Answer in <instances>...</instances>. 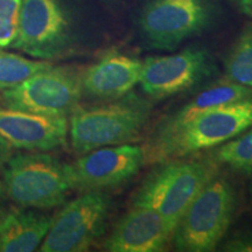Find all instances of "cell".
<instances>
[{
  "mask_svg": "<svg viewBox=\"0 0 252 252\" xmlns=\"http://www.w3.org/2000/svg\"><path fill=\"white\" fill-rule=\"evenodd\" d=\"M152 105L134 94L103 105L77 106L69 119L72 150L80 156L104 146L132 141L149 122Z\"/></svg>",
  "mask_w": 252,
  "mask_h": 252,
  "instance_id": "cell-1",
  "label": "cell"
},
{
  "mask_svg": "<svg viewBox=\"0 0 252 252\" xmlns=\"http://www.w3.org/2000/svg\"><path fill=\"white\" fill-rule=\"evenodd\" d=\"M159 165L137 189L132 206L156 210L174 232L194 198L219 174L220 163L210 158L188 161L173 159Z\"/></svg>",
  "mask_w": 252,
  "mask_h": 252,
  "instance_id": "cell-2",
  "label": "cell"
},
{
  "mask_svg": "<svg viewBox=\"0 0 252 252\" xmlns=\"http://www.w3.org/2000/svg\"><path fill=\"white\" fill-rule=\"evenodd\" d=\"M7 200L28 209H52L64 203L71 188L68 165L46 153L12 156L2 168Z\"/></svg>",
  "mask_w": 252,
  "mask_h": 252,
  "instance_id": "cell-3",
  "label": "cell"
},
{
  "mask_svg": "<svg viewBox=\"0 0 252 252\" xmlns=\"http://www.w3.org/2000/svg\"><path fill=\"white\" fill-rule=\"evenodd\" d=\"M236 210V195L230 182L214 176L197 194L176 224L172 241L178 251L210 252L224 237Z\"/></svg>",
  "mask_w": 252,
  "mask_h": 252,
  "instance_id": "cell-4",
  "label": "cell"
},
{
  "mask_svg": "<svg viewBox=\"0 0 252 252\" xmlns=\"http://www.w3.org/2000/svg\"><path fill=\"white\" fill-rule=\"evenodd\" d=\"M252 125V98L214 108L194 119L146 163H161L219 146Z\"/></svg>",
  "mask_w": 252,
  "mask_h": 252,
  "instance_id": "cell-5",
  "label": "cell"
},
{
  "mask_svg": "<svg viewBox=\"0 0 252 252\" xmlns=\"http://www.w3.org/2000/svg\"><path fill=\"white\" fill-rule=\"evenodd\" d=\"M81 72L69 67H50L2 93L6 108L40 115L68 117L83 94Z\"/></svg>",
  "mask_w": 252,
  "mask_h": 252,
  "instance_id": "cell-6",
  "label": "cell"
},
{
  "mask_svg": "<svg viewBox=\"0 0 252 252\" xmlns=\"http://www.w3.org/2000/svg\"><path fill=\"white\" fill-rule=\"evenodd\" d=\"M111 198L105 191H88L65 204L40 245L41 252H82L105 232Z\"/></svg>",
  "mask_w": 252,
  "mask_h": 252,
  "instance_id": "cell-7",
  "label": "cell"
},
{
  "mask_svg": "<svg viewBox=\"0 0 252 252\" xmlns=\"http://www.w3.org/2000/svg\"><path fill=\"white\" fill-rule=\"evenodd\" d=\"M70 40V23L61 0H21L18 35L11 48L48 61L65 53Z\"/></svg>",
  "mask_w": 252,
  "mask_h": 252,
  "instance_id": "cell-8",
  "label": "cell"
},
{
  "mask_svg": "<svg viewBox=\"0 0 252 252\" xmlns=\"http://www.w3.org/2000/svg\"><path fill=\"white\" fill-rule=\"evenodd\" d=\"M144 146L113 145L94 150L68 165L72 190L106 191L131 180L145 165Z\"/></svg>",
  "mask_w": 252,
  "mask_h": 252,
  "instance_id": "cell-9",
  "label": "cell"
},
{
  "mask_svg": "<svg viewBox=\"0 0 252 252\" xmlns=\"http://www.w3.org/2000/svg\"><path fill=\"white\" fill-rule=\"evenodd\" d=\"M209 9L203 0H153L144 8L139 25L147 43L173 49L207 26Z\"/></svg>",
  "mask_w": 252,
  "mask_h": 252,
  "instance_id": "cell-10",
  "label": "cell"
},
{
  "mask_svg": "<svg viewBox=\"0 0 252 252\" xmlns=\"http://www.w3.org/2000/svg\"><path fill=\"white\" fill-rule=\"evenodd\" d=\"M209 71L207 53L190 48L178 54L145 59L139 84L151 98L163 99L194 87Z\"/></svg>",
  "mask_w": 252,
  "mask_h": 252,
  "instance_id": "cell-11",
  "label": "cell"
},
{
  "mask_svg": "<svg viewBox=\"0 0 252 252\" xmlns=\"http://www.w3.org/2000/svg\"><path fill=\"white\" fill-rule=\"evenodd\" d=\"M248 98H252V88L235 83L228 78L226 81H220L219 83L208 87L185 104L181 109L169 115L157 125L150 140L144 146L145 162L149 161L151 157L204 112L225 104Z\"/></svg>",
  "mask_w": 252,
  "mask_h": 252,
  "instance_id": "cell-12",
  "label": "cell"
},
{
  "mask_svg": "<svg viewBox=\"0 0 252 252\" xmlns=\"http://www.w3.org/2000/svg\"><path fill=\"white\" fill-rule=\"evenodd\" d=\"M68 131L67 117L0 108V135L13 149L40 152L55 150L67 143Z\"/></svg>",
  "mask_w": 252,
  "mask_h": 252,
  "instance_id": "cell-13",
  "label": "cell"
},
{
  "mask_svg": "<svg viewBox=\"0 0 252 252\" xmlns=\"http://www.w3.org/2000/svg\"><path fill=\"white\" fill-rule=\"evenodd\" d=\"M172 236L173 230L159 213L132 206L104 241L103 248L110 252H160Z\"/></svg>",
  "mask_w": 252,
  "mask_h": 252,
  "instance_id": "cell-14",
  "label": "cell"
},
{
  "mask_svg": "<svg viewBox=\"0 0 252 252\" xmlns=\"http://www.w3.org/2000/svg\"><path fill=\"white\" fill-rule=\"evenodd\" d=\"M143 61L111 53L82 72L83 94L98 99H118L139 84Z\"/></svg>",
  "mask_w": 252,
  "mask_h": 252,
  "instance_id": "cell-15",
  "label": "cell"
},
{
  "mask_svg": "<svg viewBox=\"0 0 252 252\" xmlns=\"http://www.w3.org/2000/svg\"><path fill=\"white\" fill-rule=\"evenodd\" d=\"M53 216L28 208L9 209L0 224V251L32 252L37 250L48 234Z\"/></svg>",
  "mask_w": 252,
  "mask_h": 252,
  "instance_id": "cell-16",
  "label": "cell"
},
{
  "mask_svg": "<svg viewBox=\"0 0 252 252\" xmlns=\"http://www.w3.org/2000/svg\"><path fill=\"white\" fill-rule=\"evenodd\" d=\"M226 78L252 88V25H248L225 59Z\"/></svg>",
  "mask_w": 252,
  "mask_h": 252,
  "instance_id": "cell-17",
  "label": "cell"
},
{
  "mask_svg": "<svg viewBox=\"0 0 252 252\" xmlns=\"http://www.w3.org/2000/svg\"><path fill=\"white\" fill-rule=\"evenodd\" d=\"M52 64L46 60H32L0 49V91L19 86Z\"/></svg>",
  "mask_w": 252,
  "mask_h": 252,
  "instance_id": "cell-18",
  "label": "cell"
},
{
  "mask_svg": "<svg viewBox=\"0 0 252 252\" xmlns=\"http://www.w3.org/2000/svg\"><path fill=\"white\" fill-rule=\"evenodd\" d=\"M212 158L235 171L252 172V125L234 139L222 144L214 151Z\"/></svg>",
  "mask_w": 252,
  "mask_h": 252,
  "instance_id": "cell-19",
  "label": "cell"
},
{
  "mask_svg": "<svg viewBox=\"0 0 252 252\" xmlns=\"http://www.w3.org/2000/svg\"><path fill=\"white\" fill-rule=\"evenodd\" d=\"M21 0H0V49L12 47L18 35Z\"/></svg>",
  "mask_w": 252,
  "mask_h": 252,
  "instance_id": "cell-20",
  "label": "cell"
},
{
  "mask_svg": "<svg viewBox=\"0 0 252 252\" xmlns=\"http://www.w3.org/2000/svg\"><path fill=\"white\" fill-rule=\"evenodd\" d=\"M222 250L229 252H252V232L247 231L232 236L223 245Z\"/></svg>",
  "mask_w": 252,
  "mask_h": 252,
  "instance_id": "cell-21",
  "label": "cell"
},
{
  "mask_svg": "<svg viewBox=\"0 0 252 252\" xmlns=\"http://www.w3.org/2000/svg\"><path fill=\"white\" fill-rule=\"evenodd\" d=\"M12 149H13V147L0 135V169H1V171L6 163H7L9 158L12 157V153H13L12 152Z\"/></svg>",
  "mask_w": 252,
  "mask_h": 252,
  "instance_id": "cell-22",
  "label": "cell"
},
{
  "mask_svg": "<svg viewBox=\"0 0 252 252\" xmlns=\"http://www.w3.org/2000/svg\"><path fill=\"white\" fill-rule=\"evenodd\" d=\"M6 198L5 194H4V190H2V185H1V181H0V224H1L2 220L5 219V216L7 215L9 208L6 206Z\"/></svg>",
  "mask_w": 252,
  "mask_h": 252,
  "instance_id": "cell-23",
  "label": "cell"
},
{
  "mask_svg": "<svg viewBox=\"0 0 252 252\" xmlns=\"http://www.w3.org/2000/svg\"><path fill=\"white\" fill-rule=\"evenodd\" d=\"M239 6V8L244 12L245 14L252 18V0H235Z\"/></svg>",
  "mask_w": 252,
  "mask_h": 252,
  "instance_id": "cell-24",
  "label": "cell"
}]
</instances>
